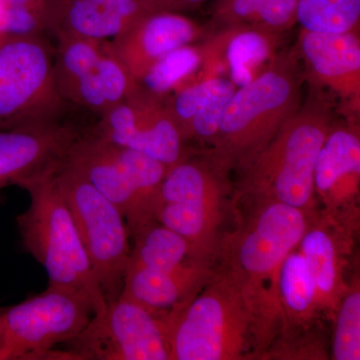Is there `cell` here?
Listing matches in <instances>:
<instances>
[{
    "label": "cell",
    "mask_w": 360,
    "mask_h": 360,
    "mask_svg": "<svg viewBox=\"0 0 360 360\" xmlns=\"http://www.w3.org/2000/svg\"><path fill=\"white\" fill-rule=\"evenodd\" d=\"M326 92L310 86L300 110L252 160L239 170L238 194L246 205L281 202L314 213V167L333 122Z\"/></svg>",
    "instance_id": "cell-1"
},
{
    "label": "cell",
    "mask_w": 360,
    "mask_h": 360,
    "mask_svg": "<svg viewBox=\"0 0 360 360\" xmlns=\"http://www.w3.org/2000/svg\"><path fill=\"white\" fill-rule=\"evenodd\" d=\"M304 75L297 51L281 54L225 105L208 158L222 172L243 169L300 110Z\"/></svg>",
    "instance_id": "cell-2"
},
{
    "label": "cell",
    "mask_w": 360,
    "mask_h": 360,
    "mask_svg": "<svg viewBox=\"0 0 360 360\" xmlns=\"http://www.w3.org/2000/svg\"><path fill=\"white\" fill-rule=\"evenodd\" d=\"M170 360H239L258 354L255 314L238 279L220 264L167 314Z\"/></svg>",
    "instance_id": "cell-3"
},
{
    "label": "cell",
    "mask_w": 360,
    "mask_h": 360,
    "mask_svg": "<svg viewBox=\"0 0 360 360\" xmlns=\"http://www.w3.org/2000/svg\"><path fill=\"white\" fill-rule=\"evenodd\" d=\"M314 214L281 202L250 205L248 219L222 238L217 258L238 279L257 321H272L281 314L279 269L300 245Z\"/></svg>",
    "instance_id": "cell-4"
},
{
    "label": "cell",
    "mask_w": 360,
    "mask_h": 360,
    "mask_svg": "<svg viewBox=\"0 0 360 360\" xmlns=\"http://www.w3.org/2000/svg\"><path fill=\"white\" fill-rule=\"evenodd\" d=\"M58 165L20 184L30 193V205L16 217V224L25 250L44 267L49 285L82 293L91 302L94 314H98L108 302L70 207L54 180Z\"/></svg>",
    "instance_id": "cell-5"
},
{
    "label": "cell",
    "mask_w": 360,
    "mask_h": 360,
    "mask_svg": "<svg viewBox=\"0 0 360 360\" xmlns=\"http://www.w3.org/2000/svg\"><path fill=\"white\" fill-rule=\"evenodd\" d=\"M229 174L210 158L186 155L167 168L156 200L155 219L186 238L193 257L213 264L224 236Z\"/></svg>",
    "instance_id": "cell-6"
},
{
    "label": "cell",
    "mask_w": 360,
    "mask_h": 360,
    "mask_svg": "<svg viewBox=\"0 0 360 360\" xmlns=\"http://www.w3.org/2000/svg\"><path fill=\"white\" fill-rule=\"evenodd\" d=\"M122 212L130 236L155 219L156 200L167 167L94 132L77 135L63 158Z\"/></svg>",
    "instance_id": "cell-7"
},
{
    "label": "cell",
    "mask_w": 360,
    "mask_h": 360,
    "mask_svg": "<svg viewBox=\"0 0 360 360\" xmlns=\"http://www.w3.org/2000/svg\"><path fill=\"white\" fill-rule=\"evenodd\" d=\"M54 53L42 34L0 37V130L60 122Z\"/></svg>",
    "instance_id": "cell-8"
},
{
    "label": "cell",
    "mask_w": 360,
    "mask_h": 360,
    "mask_svg": "<svg viewBox=\"0 0 360 360\" xmlns=\"http://www.w3.org/2000/svg\"><path fill=\"white\" fill-rule=\"evenodd\" d=\"M54 180L71 214L106 302L122 295L131 250L127 219L111 201L65 160L54 170Z\"/></svg>",
    "instance_id": "cell-9"
},
{
    "label": "cell",
    "mask_w": 360,
    "mask_h": 360,
    "mask_svg": "<svg viewBox=\"0 0 360 360\" xmlns=\"http://www.w3.org/2000/svg\"><path fill=\"white\" fill-rule=\"evenodd\" d=\"M94 314L86 296L49 285L39 295L2 309L0 360L47 359L54 347L77 338Z\"/></svg>",
    "instance_id": "cell-10"
},
{
    "label": "cell",
    "mask_w": 360,
    "mask_h": 360,
    "mask_svg": "<svg viewBox=\"0 0 360 360\" xmlns=\"http://www.w3.org/2000/svg\"><path fill=\"white\" fill-rule=\"evenodd\" d=\"M167 316L120 295L63 352L75 360H170Z\"/></svg>",
    "instance_id": "cell-11"
},
{
    "label": "cell",
    "mask_w": 360,
    "mask_h": 360,
    "mask_svg": "<svg viewBox=\"0 0 360 360\" xmlns=\"http://www.w3.org/2000/svg\"><path fill=\"white\" fill-rule=\"evenodd\" d=\"M54 53L56 82L68 103L103 115L134 89V77L110 40L58 33Z\"/></svg>",
    "instance_id": "cell-12"
},
{
    "label": "cell",
    "mask_w": 360,
    "mask_h": 360,
    "mask_svg": "<svg viewBox=\"0 0 360 360\" xmlns=\"http://www.w3.org/2000/svg\"><path fill=\"white\" fill-rule=\"evenodd\" d=\"M90 131L116 146L150 156L167 167L186 155V141L165 97L148 94L137 84L120 103L99 115Z\"/></svg>",
    "instance_id": "cell-13"
},
{
    "label": "cell",
    "mask_w": 360,
    "mask_h": 360,
    "mask_svg": "<svg viewBox=\"0 0 360 360\" xmlns=\"http://www.w3.org/2000/svg\"><path fill=\"white\" fill-rule=\"evenodd\" d=\"M352 120L333 122L317 155L314 177L315 198L324 207L322 215L349 229L359 219L360 182L359 129Z\"/></svg>",
    "instance_id": "cell-14"
},
{
    "label": "cell",
    "mask_w": 360,
    "mask_h": 360,
    "mask_svg": "<svg viewBox=\"0 0 360 360\" xmlns=\"http://www.w3.org/2000/svg\"><path fill=\"white\" fill-rule=\"evenodd\" d=\"M298 56L304 63L310 86L328 89L342 99L348 115L359 110L360 40L359 30L328 33L302 30Z\"/></svg>",
    "instance_id": "cell-15"
},
{
    "label": "cell",
    "mask_w": 360,
    "mask_h": 360,
    "mask_svg": "<svg viewBox=\"0 0 360 360\" xmlns=\"http://www.w3.org/2000/svg\"><path fill=\"white\" fill-rule=\"evenodd\" d=\"M78 134L61 122L0 130V188L20 186L58 165Z\"/></svg>",
    "instance_id": "cell-16"
},
{
    "label": "cell",
    "mask_w": 360,
    "mask_h": 360,
    "mask_svg": "<svg viewBox=\"0 0 360 360\" xmlns=\"http://www.w3.org/2000/svg\"><path fill=\"white\" fill-rule=\"evenodd\" d=\"M200 26L172 11H155L110 40L117 58L136 82L167 52L191 44L200 37Z\"/></svg>",
    "instance_id": "cell-17"
},
{
    "label": "cell",
    "mask_w": 360,
    "mask_h": 360,
    "mask_svg": "<svg viewBox=\"0 0 360 360\" xmlns=\"http://www.w3.org/2000/svg\"><path fill=\"white\" fill-rule=\"evenodd\" d=\"M213 271V264L196 258L174 269H127L122 295L158 314H168L193 297Z\"/></svg>",
    "instance_id": "cell-18"
},
{
    "label": "cell",
    "mask_w": 360,
    "mask_h": 360,
    "mask_svg": "<svg viewBox=\"0 0 360 360\" xmlns=\"http://www.w3.org/2000/svg\"><path fill=\"white\" fill-rule=\"evenodd\" d=\"M345 231H349L315 213L298 245L314 279L319 309L329 314H335L348 288L341 262Z\"/></svg>",
    "instance_id": "cell-19"
},
{
    "label": "cell",
    "mask_w": 360,
    "mask_h": 360,
    "mask_svg": "<svg viewBox=\"0 0 360 360\" xmlns=\"http://www.w3.org/2000/svg\"><path fill=\"white\" fill-rule=\"evenodd\" d=\"M155 11L149 0H65L56 34L111 40Z\"/></svg>",
    "instance_id": "cell-20"
},
{
    "label": "cell",
    "mask_w": 360,
    "mask_h": 360,
    "mask_svg": "<svg viewBox=\"0 0 360 360\" xmlns=\"http://www.w3.org/2000/svg\"><path fill=\"white\" fill-rule=\"evenodd\" d=\"M277 296L283 323L288 328H309L321 312L314 277L298 246L286 255L281 265Z\"/></svg>",
    "instance_id": "cell-21"
},
{
    "label": "cell",
    "mask_w": 360,
    "mask_h": 360,
    "mask_svg": "<svg viewBox=\"0 0 360 360\" xmlns=\"http://www.w3.org/2000/svg\"><path fill=\"white\" fill-rule=\"evenodd\" d=\"M130 238L134 245L127 269H174L195 258L186 238L156 220L132 233Z\"/></svg>",
    "instance_id": "cell-22"
},
{
    "label": "cell",
    "mask_w": 360,
    "mask_h": 360,
    "mask_svg": "<svg viewBox=\"0 0 360 360\" xmlns=\"http://www.w3.org/2000/svg\"><path fill=\"white\" fill-rule=\"evenodd\" d=\"M229 32L226 44V61L232 84L236 87L250 84L269 68L274 60L276 34L264 28H243L234 26Z\"/></svg>",
    "instance_id": "cell-23"
},
{
    "label": "cell",
    "mask_w": 360,
    "mask_h": 360,
    "mask_svg": "<svg viewBox=\"0 0 360 360\" xmlns=\"http://www.w3.org/2000/svg\"><path fill=\"white\" fill-rule=\"evenodd\" d=\"M205 60V51L187 44L161 56L135 82L148 94L167 97L182 86Z\"/></svg>",
    "instance_id": "cell-24"
},
{
    "label": "cell",
    "mask_w": 360,
    "mask_h": 360,
    "mask_svg": "<svg viewBox=\"0 0 360 360\" xmlns=\"http://www.w3.org/2000/svg\"><path fill=\"white\" fill-rule=\"evenodd\" d=\"M359 20L360 0H298L296 20L309 32L359 30Z\"/></svg>",
    "instance_id": "cell-25"
},
{
    "label": "cell",
    "mask_w": 360,
    "mask_h": 360,
    "mask_svg": "<svg viewBox=\"0 0 360 360\" xmlns=\"http://www.w3.org/2000/svg\"><path fill=\"white\" fill-rule=\"evenodd\" d=\"M333 359H360V290L359 283L347 288L335 311Z\"/></svg>",
    "instance_id": "cell-26"
},
{
    "label": "cell",
    "mask_w": 360,
    "mask_h": 360,
    "mask_svg": "<svg viewBox=\"0 0 360 360\" xmlns=\"http://www.w3.org/2000/svg\"><path fill=\"white\" fill-rule=\"evenodd\" d=\"M298 0H262L253 26L279 33L296 20Z\"/></svg>",
    "instance_id": "cell-27"
},
{
    "label": "cell",
    "mask_w": 360,
    "mask_h": 360,
    "mask_svg": "<svg viewBox=\"0 0 360 360\" xmlns=\"http://www.w3.org/2000/svg\"><path fill=\"white\" fill-rule=\"evenodd\" d=\"M262 0H219L215 11L217 20L236 26L245 21L253 22Z\"/></svg>",
    "instance_id": "cell-28"
},
{
    "label": "cell",
    "mask_w": 360,
    "mask_h": 360,
    "mask_svg": "<svg viewBox=\"0 0 360 360\" xmlns=\"http://www.w3.org/2000/svg\"><path fill=\"white\" fill-rule=\"evenodd\" d=\"M158 11H172L180 13L181 11L196 8L206 0H149Z\"/></svg>",
    "instance_id": "cell-29"
},
{
    "label": "cell",
    "mask_w": 360,
    "mask_h": 360,
    "mask_svg": "<svg viewBox=\"0 0 360 360\" xmlns=\"http://www.w3.org/2000/svg\"><path fill=\"white\" fill-rule=\"evenodd\" d=\"M65 0H0L2 6L32 7V8L51 9V11H63Z\"/></svg>",
    "instance_id": "cell-30"
},
{
    "label": "cell",
    "mask_w": 360,
    "mask_h": 360,
    "mask_svg": "<svg viewBox=\"0 0 360 360\" xmlns=\"http://www.w3.org/2000/svg\"><path fill=\"white\" fill-rule=\"evenodd\" d=\"M2 309H0V347L2 345V321H1Z\"/></svg>",
    "instance_id": "cell-31"
}]
</instances>
